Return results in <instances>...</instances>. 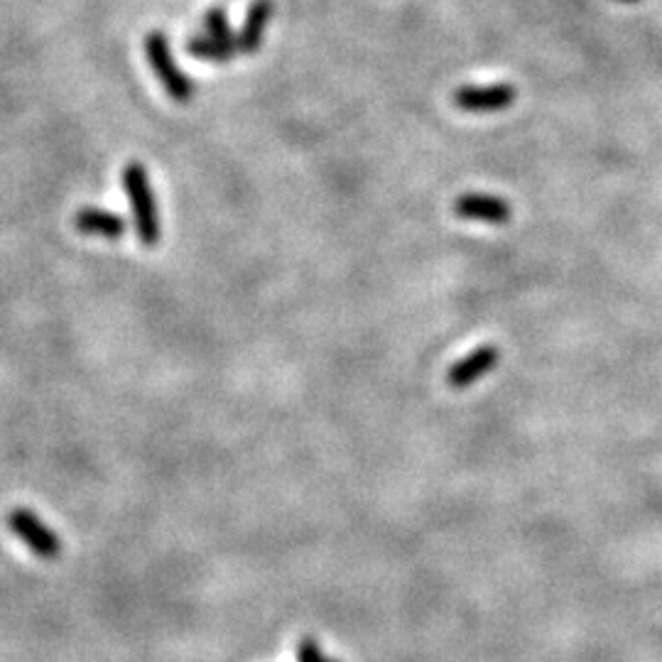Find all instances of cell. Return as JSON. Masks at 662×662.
Segmentation results:
<instances>
[{"label": "cell", "instance_id": "6da1fadb", "mask_svg": "<svg viewBox=\"0 0 662 662\" xmlns=\"http://www.w3.org/2000/svg\"><path fill=\"white\" fill-rule=\"evenodd\" d=\"M123 187H126L130 209H133L135 231H138V241L143 246L153 248L160 243L162 229H160V216H157V204L153 187H150L148 167L140 162H130L123 170Z\"/></svg>", "mask_w": 662, "mask_h": 662}, {"label": "cell", "instance_id": "30bf717a", "mask_svg": "<svg viewBox=\"0 0 662 662\" xmlns=\"http://www.w3.org/2000/svg\"><path fill=\"white\" fill-rule=\"evenodd\" d=\"M204 32L209 37H214V40L224 42V45H233L238 47V35L231 30V23H229V13H226V8H211L206 10L204 15Z\"/></svg>", "mask_w": 662, "mask_h": 662}, {"label": "cell", "instance_id": "7c38bea8", "mask_svg": "<svg viewBox=\"0 0 662 662\" xmlns=\"http://www.w3.org/2000/svg\"><path fill=\"white\" fill-rule=\"evenodd\" d=\"M618 3H638V0H618Z\"/></svg>", "mask_w": 662, "mask_h": 662}, {"label": "cell", "instance_id": "52a82bcc", "mask_svg": "<svg viewBox=\"0 0 662 662\" xmlns=\"http://www.w3.org/2000/svg\"><path fill=\"white\" fill-rule=\"evenodd\" d=\"M74 226L84 236H99L106 241H121L128 231V221L121 214L108 209H99V206H86L79 209L74 216Z\"/></svg>", "mask_w": 662, "mask_h": 662}, {"label": "cell", "instance_id": "5b68a950", "mask_svg": "<svg viewBox=\"0 0 662 662\" xmlns=\"http://www.w3.org/2000/svg\"><path fill=\"white\" fill-rule=\"evenodd\" d=\"M501 361V349L498 346L484 344L479 349H474L471 354H466L461 361L452 363L447 371V385L452 390H466L474 383H479L486 373H491L493 368Z\"/></svg>", "mask_w": 662, "mask_h": 662}, {"label": "cell", "instance_id": "3957f363", "mask_svg": "<svg viewBox=\"0 0 662 662\" xmlns=\"http://www.w3.org/2000/svg\"><path fill=\"white\" fill-rule=\"evenodd\" d=\"M8 525L13 535L18 537L23 545L30 547V552L40 560H57L62 555V542L52 533L50 525L42 523L30 508H15L8 515Z\"/></svg>", "mask_w": 662, "mask_h": 662}, {"label": "cell", "instance_id": "9c48e42d", "mask_svg": "<svg viewBox=\"0 0 662 662\" xmlns=\"http://www.w3.org/2000/svg\"><path fill=\"white\" fill-rule=\"evenodd\" d=\"M187 52L192 54V57L204 59V62L229 64L233 59V54L238 52V47L224 45V42L214 40V37H209L206 32H204V35L194 32V35L187 37Z\"/></svg>", "mask_w": 662, "mask_h": 662}, {"label": "cell", "instance_id": "8fae6325", "mask_svg": "<svg viewBox=\"0 0 662 662\" xmlns=\"http://www.w3.org/2000/svg\"><path fill=\"white\" fill-rule=\"evenodd\" d=\"M297 662H339V660L324 658V653H322V648H319L317 640L302 638L300 643H297Z\"/></svg>", "mask_w": 662, "mask_h": 662}, {"label": "cell", "instance_id": "8992f818", "mask_svg": "<svg viewBox=\"0 0 662 662\" xmlns=\"http://www.w3.org/2000/svg\"><path fill=\"white\" fill-rule=\"evenodd\" d=\"M454 214L464 221H479L488 226H503L510 221V204L493 194L466 192L454 202Z\"/></svg>", "mask_w": 662, "mask_h": 662}, {"label": "cell", "instance_id": "277c9868", "mask_svg": "<svg viewBox=\"0 0 662 662\" xmlns=\"http://www.w3.org/2000/svg\"><path fill=\"white\" fill-rule=\"evenodd\" d=\"M515 96H518V91L510 84L461 86L452 94V101L454 106L466 113H496L513 106Z\"/></svg>", "mask_w": 662, "mask_h": 662}, {"label": "cell", "instance_id": "7a4b0ae2", "mask_svg": "<svg viewBox=\"0 0 662 662\" xmlns=\"http://www.w3.org/2000/svg\"><path fill=\"white\" fill-rule=\"evenodd\" d=\"M145 54H148V62L150 67H153L155 77L165 86V91L170 94L172 101L184 106V103L194 99L192 79H189V74L184 72V69L177 67L170 50V40H167L165 32H150V35L145 37Z\"/></svg>", "mask_w": 662, "mask_h": 662}, {"label": "cell", "instance_id": "ba28073f", "mask_svg": "<svg viewBox=\"0 0 662 662\" xmlns=\"http://www.w3.org/2000/svg\"><path fill=\"white\" fill-rule=\"evenodd\" d=\"M275 3L273 0H253L248 8L246 20H243L241 32H238V52L241 54H255L263 47L265 30H268L270 20H273Z\"/></svg>", "mask_w": 662, "mask_h": 662}]
</instances>
